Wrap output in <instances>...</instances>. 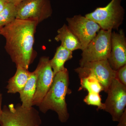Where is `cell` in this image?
Segmentation results:
<instances>
[{
	"mask_svg": "<svg viewBox=\"0 0 126 126\" xmlns=\"http://www.w3.org/2000/svg\"><path fill=\"white\" fill-rule=\"evenodd\" d=\"M38 24L35 21L16 19L1 28L0 34L5 38V49L16 67L28 70L34 59L33 45Z\"/></svg>",
	"mask_w": 126,
	"mask_h": 126,
	"instance_id": "6da1fadb",
	"label": "cell"
},
{
	"mask_svg": "<svg viewBox=\"0 0 126 126\" xmlns=\"http://www.w3.org/2000/svg\"><path fill=\"white\" fill-rule=\"evenodd\" d=\"M69 75L66 68L54 75L51 87L38 107L41 112L55 111L60 121L65 122L69 118L65 101L67 94L71 93L69 88Z\"/></svg>",
	"mask_w": 126,
	"mask_h": 126,
	"instance_id": "7a4b0ae2",
	"label": "cell"
},
{
	"mask_svg": "<svg viewBox=\"0 0 126 126\" xmlns=\"http://www.w3.org/2000/svg\"><path fill=\"white\" fill-rule=\"evenodd\" d=\"M122 0H111L106 6L98 7L86 14V18L93 21L104 30H117L124 20L125 10L121 5Z\"/></svg>",
	"mask_w": 126,
	"mask_h": 126,
	"instance_id": "3957f363",
	"label": "cell"
},
{
	"mask_svg": "<svg viewBox=\"0 0 126 126\" xmlns=\"http://www.w3.org/2000/svg\"><path fill=\"white\" fill-rule=\"evenodd\" d=\"M41 120L39 113L33 107H24L13 104L5 106L0 118V126H40Z\"/></svg>",
	"mask_w": 126,
	"mask_h": 126,
	"instance_id": "277c9868",
	"label": "cell"
},
{
	"mask_svg": "<svg viewBox=\"0 0 126 126\" xmlns=\"http://www.w3.org/2000/svg\"><path fill=\"white\" fill-rule=\"evenodd\" d=\"M112 31L101 29L86 48L82 50L80 66L89 62L107 60L111 50Z\"/></svg>",
	"mask_w": 126,
	"mask_h": 126,
	"instance_id": "5b68a950",
	"label": "cell"
},
{
	"mask_svg": "<svg viewBox=\"0 0 126 126\" xmlns=\"http://www.w3.org/2000/svg\"><path fill=\"white\" fill-rule=\"evenodd\" d=\"M52 13L50 0H24L16 5V19L38 24L51 16Z\"/></svg>",
	"mask_w": 126,
	"mask_h": 126,
	"instance_id": "8992f818",
	"label": "cell"
},
{
	"mask_svg": "<svg viewBox=\"0 0 126 126\" xmlns=\"http://www.w3.org/2000/svg\"><path fill=\"white\" fill-rule=\"evenodd\" d=\"M79 78L92 76L97 79L107 92L113 79L116 71L110 67L108 60L86 63L75 69Z\"/></svg>",
	"mask_w": 126,
	"mask_h": 126,
	"instance_id": "52a82bcc",
	"label": "cell"
},
{
	"mask_svg": "<svg viewBox=\"0 0 126 126\" xmlns=\"http://www.w3.org/2000/svg\"><path fill=\"white\" fill-rule=\"evenodd\" d=\"M104 110L109 113L114 122H118L126 109V86L115 78L109 87Z\"/></svg>",
	"mask_w": 126,
	"mask_h": 126,
	"instance_id": "ba28073f",
	"label": "cell"
},
{
	"mask_svg": "<svg viewBox=\"0 0 126 126\" xmlns=\"http://www.w3.org/2000/svg\"><path fill=\"white\" fill-rule=\"evenodd\" d=\"M68 26L81 43L82 50L96 35L101 27L97 23L81 15L67 18Z\"/></svg>",
	"mask_w": 126,
	"mask_h": 126,
	"instance_id": "9c48e42d",
	"label": "cell"
},
{
	"mask_svg": "<svg viewBox=\"0 0 126 126\" xmlns=\"http://www.w3.org/2000/svg\"><path fill=\"white\" fill-rule=\"evenodd\" d=\"M49 57L43 56L40 59L37 69L38 76L36 89L32 102L33 106H39L52 85L54 74Z\"/></svg>",
	"mask_w": 126,
	"mask_h": 126,
	"instance_id": "30bf717a",
	"label": "cell"
},
{
	"mask_svg": "<svg viewBox=\"0 0 126 126\" xmlns=\"http://www.w3.org/2000/svg\"><path fill=\"white\" fill-rule=\"evenodd\" d=\"M111 50L108 60L110 67L117 70L126 64V38L123 30L112 32Z\"/></svg>",
	"mask_w": 126,
	"mask_h": 126,
	"instance_id": "8fae6325",
	"label": "cell"
},
{
	"mask_svg": "<svg viewBox=\"0 0 126 126\" xmlns=\"http://www.w3.org/2000/svg\"><path fill=\"white\" fill-rule=\"evenodd\" d=\"M58 34L55 38L57 42L61 41V46L73 52L78 49L82 50V46L77 36L69 29L67 25L64 24L57 31Z\"/></svg>",
	"mask_w": 126,
	"mask_h": 126,
	"instance_id": "7c38bea8",
	"label": "cell"
},
{
	"mask_svg": "<svg viewBox=\"0 0 126 126\" xmlns=\"http://www.w3.org/2000/svg\"><path fill=\"white\" fill-rule=\"evenodd\" d=\"M16 72L8 81L6 86L8 93H19L24 87L31 72L22 67H16Z\"/></svg>",
	"mask_w": 126,
	"mask_h": 126,
	"instance_id": "4fadbf2b",
	"label": "cell"
},
{
	"mask_svg": "<svg viewBox=\"0 0 126 126\" xmlns=\"http://www.w3.org/2000/svg\"><path fill=\"white\" fill-rule=\"evenodd\" d=\"M38 76V70L36 69L31 72L29 79L24 87L19 93L20 98L24 107L30 108L32 107V102L36 89V80Z\"/></svg>",
	"mask_w": 126,
	"mask_h": 126,
	"instance_id": "5bb4252c",
	"label": "cell"
},
{
	"mask_svg": "<svg viewBox=\"0 0 126 126\" xmlns=\"http://www.w3.org/2000/svg\"><path fill=\"white\" fill-rule=\"evenodd\" d=\"M72 58L73 52L61 45L57 47L53 58L50 60L54 75L58 72L64 69L65 62Z\"/></svg>",
	"mask_w": 126,
	"mask_h": 126,
	"instance_id": "9a60e30c",
	"label": "cell"
},
{
	"mask_svg": "<svg viewBox=\"0 0 126 126\" xmlns=\"http://www.w3.org/2000/svg\"><path fill=\"white\" fill-rule=\"evenodd\" d=\"M81 87L79 90L83 89L88 91V93H100L104 89L101 84L96 79L92 76H88L80 78Z\"/></svg>",
	"mask_w": 126,
	"mask_h": 126,
	"instance_id": "2e32d148",
	"label": "cell"
},
{
	"mask_svg": "<svg viewBox=\"0 0 126 126\" xmlns=\"http://www.w3.org/2000/svg\"><path fill=\"white\" fill-rule=\"evenodd\" d=\"M16 5L9 2L0 12V27L11 23L16 19Z\"/></svg>",
	"mask_w": 126,
	"mask_h": 126,
	"instance_id": "e0dca14e",
	"label": "cell"
},
{
	"mask_svg": "<svg viewBox=\"0 0 126 126\" xmlns=\"http://www.w3.org/2000/svg\"><path fill=\"white\" fill-rule=\"evenodd\" d=\"M84 102L89 105L97 107V109L104 110V104L101 101V98L99 93H88L83 100Z\"/></svg>",
	"mask_w": 126,
	"mask_h": 126,
	"instance_id": "ac0fdd59",
	"label": "cell"
},
{
	"mask_svg": "<svg viewBox=\"0 0 126 126\" xmlns=\"http://www.w3.org/2000/svg\"><path fill=\"white\" fill-rule=\"evenodd\" d=\"M115 78L126 86V64L116 70Z\"/></svg>",
	"mask_w": 126,
	"mask_h": 126,
	"instance_id": "d6986e66",
	"label": "cell"
},
{
	"mask_svg": "<svg viewBox=\"0 0 126 126\" xmlns=\"http://www.w3.org/2000/svg\"><path fill=\"white\" fill-rule=\"evenodd\" d=\"M117 126H126V109L120 117Z\"/></svg>",
	"mask_w": 126,
	"mask_h": 126,
	"instance_id": "ffe728a7",
	"label": "cell"
},
{
	"mask_svg": "<svg viewBox=\"0 0 126 126\" xmlns=\"http://www.w3.org/2000/svg\"><path fill=\"white\" fill-rule=\"evenodd\" d=\"M8 2L7 0H0V12L4 9Z\"/></svg>",
	"mask_w": 126,
	"mask_h": 126,
	"instance_id": "44dd1931",
	"label": "cell"
},
{
	"mask_svg": "<svg viewBox=\"0 0 126 126\" xmlns=\"http://www.w3.org/2000/svg\"><path fill=\"white\" fill-rule=\"evenodd\" d=\"M8 2H11L14 4L17 5L19 3L24 0H7Z\"/></svg>",
	"mask_w": 126,
	"mask_h": 126,
	"instance_id": "7402d4cb",
	"label": "cell"
},
{
	"mask_svg": "<svg viewBox=\"0 0 126 126\" xmlns=\"http://www.w3.org/2000/svg\"><path fill=\"white\" fill-rule=\"evenodd\" d=\"M2 101V94L0 93V118L2 113V109H1V104Z\"/></svg>",
	"mask_w": 126,
	"mask_h": 126,
	"instance_id": "603a6c76",
	"label": "cell"
},
{
	"mask_svg": "<svg viewBox=\"0 0 126 126\" xmlns=\"http://www.w3.org/2000/svg\"><path fill=\"white\" fill-rule=\"evenodd\" d=\"M2 27H0V33L1 30V28H2Z\"/></svg>",
	"mask_w": 126,
	"mask_h": 126,
	"instance_id": "cb8c5ba5",
	"label": "cell"
}]
</instances>
